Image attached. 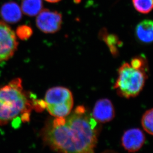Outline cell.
I'll return each instance as SVG.
<instances>
[{"mask_svg":"<svg viewBox=\"0 0 153 153\" xmlns=\"http://www.w3.org/2000/svg\"><path fill=\"white\" fill-rule=\"evenodd\" d=\"M100 126L83 106L56 117L42 132L45 143L60 153H94Z\"/></svg>","mask_w":153,"mask_h":153,"instance_id":"6da1fadb","label":"cell"},{"mask_svg":"<svg viewBox=\"0 0 153 153\" xmlns=\"http://www.w3.org/2000/svg\"><path fill=\"white\" fill-rule=\"evenodd\" d=\"M31 108L19 78L0 88V125H6L19 115L30 112Z\"/></svg>","mask_w":153,"mask_h":153,"instance_id":"7a4b0ae2","label":"cell"},{"mask_svg":"<svg viewBox=\"0 0 153 153\" xmlns=\"http://www.w3.org/2000/svg\"><path fill=\"white\" fill-rule=\"evenodd\" d=\"M117 72L114 88L118 95L127 99L138 96L144 87L148 73L134 69L126 62L121 65Z\"/></svg>","mask_w":153,"mask_h":153,"instance_id":"3957f363","label":"cell"},{"mask_svg":"<svg viewBox=\"0 0 153 153\" xmlns=\"http://www.w3.org/2000/svg\"><path fill=\"white\" fill-rule=\"evenodd\" d=\"M44 102L49 114L56 117L68 116L73 106L72 94L64 87H54L49 89L46 93Z\"/></svg>","mask_w":153,"mask_h":153,"instance_id":"277c9868","label":"cell"},{"mask_svg":"<svg viewBox=\"0 0 153 153\" xmlns=\"http://www.w3.org/2000/svg\"><path fill=\"white\" fill-rule=\"evenodd\" d=\"M16 36L9 25L0 21V63L13 56L18 47Z\"/></svg>","mask_w":153,"mask_h":153,"instance_id":"5b68a950","label":"cell"},{"mask_svg":"<svg viewBox=\"0 0 153 153\" xmlns=\"http://www.w3.org/2000/svg\"><path fill=\"white\" fill-rule=\"evenodd\" d=\"M36 22L37 27L43 33H53L60 29L62 15L57 11L43 9L37 15Z\"/></svg>","mask_w":153,"mask_h":153,"instance_id":"8992f818","label":"cell"},{"mask_svg":"<svg viewBox=\"0 0 153 153\" xmlns=\"http://www.w3.org/2000/svg\"><path fill=\"white\" fill-rule=\"evenodd\" d=\"M146 140L143 131L138 128H131L124 132L121 137V145L129 153H135L140 150Z\"/></svg>","mask_w":153,"mask_h":153,"instance_id":"52a82bcc","label":"cell"},{"mask_svg":"<svg viewBox=\"0 0 153 153\" xmlns=\"http://www.w3.org/2000/svg\"><path fill=\"white\" fill-rule=\"evenodd\" d=\"M98 123H105L114 119L115 111L114 105L108 99L99 100L96 102L91 114Z\"/></svg>","mask_w":153,"mask_h":153,"instance_id":"ba28073f","label":"cell"},{"mask_svg":"<svg viewBox=\"0 0 153 153\" xmlns=\"http://www.w3.org/2000/svg\"><path fill=\"white\" fill-rule=\"evenodd\" d=\"M135 36L140 42L145 44L153 42V21L144 19L140 22L135 28Z\"/></svg>","mask_w":153,"mask_h":153,"instance_id":"9c48e42d","label":"cell"},{"mask_svg":"<svg viewBox=\"0 0 153 153\" xmlns=\"http://www.w3.org/2000/svg\"><path fill=\"white\" fill-rule=\"evenodd\" d=\"M21 7L14 1H9L3 4L1 9V15L6 22L14 24L19 22L22 17Z\"/></svg>","mask_w":153,"mask_h":153,"instance_id":"30bf717a","label":"cell"},{"mask_svg":"<svg viewBox=\"0 0 153 153\" xmlns=\"http://www.w3.org/2000/svg\"><path fill=\"white\" fill-rule=\"evenodd\" d=\"M100 36L107 44L113 56H118L119 48L123 45V43L119 37L115 34H108L105 29L100 33Z\"/></svg>","mask_w":153,"mask_h":153,"instance_id":"8fae6325","label":"cell"},{"mask_svg":"<svg viewBox=\"0 0 153 153\" xmlns=\"http://www.w3.org/2000/svg\"><path fill=\"white\" fill-rule=\"evenodd\" d=\"M42 0H22L21 10L25 15L29 16H36L42 9Z\"/></svg>","mask_w":153,"mask_h":153,"instance_id":"7c38bea8","label":"cell"},{"mask_svg":"<svg viewBox=\"0 0 153 153\" xmlns=\"http://www.w3.org/2000/svg\"><path fill=\"white\" fill-rule=\"evenodd\" d=\"M133 6L137 12L148 14L153 10V0H132Z\"/></svg>","mask_w":153,"mask_h":153,"instance_id":"4fadbf2b","label":"cell"},{"mask_svg":"<svg viewBox=\"0 0 153 153\" xmlns=\"http://www.w3.org/2000/svg\"><path fill=\"white\" fill-rule=\"evenodd\" d=\"M141 122L143 129L153 136V108L148 109L143 114Z\"/></svg>","mask_w":153,"mask_h":153,"instance_id":"5bb4252c","label":"cell"},{"mask_svg":"<svg viewBox=\"0 0 153 153\" xmlns=\"http://www.w3.org/2000/svg\"><path fill=\"white\" fill-rule=\"evenodd\" d=\"M129 64L133 68L135 69L144 71L147 73L148 72L149 69L147 60L144 56H135L133 58Z\"/></svg>","mask_w":153,"mask_h":153,"instance_id":"9a60e30c","label":"cell"},{"mask_svg":"<svg viewBox=\"0 0 153 153\" xmlns=\"http://www.w3.org/2000/svg\"><path fill=\"white\" fill-rule=\"evenodd\" d=\"M33 34V30L28 26L22 25L17 28L16 34L22 39H27Z\"/></svg>","mask_w":153,"mask_h":153,"instance_id":"2e32d148","label":"cell"},{"mask_svg":"<svg viewBox=\"0 0 153 153\" xmlns=\"http://www.w3.org/2000/svg\"><path fill=\"white\" fill-rule=\"evenodd\" d=\"M102 153H118L117 152L115 151L111 150H105L102 152Z\"/></svg>","mask_w":153,"mask_h":153,"instance_id":"e0dca14e","label":"cell"},{"mask_svg":"<svg viewBox=\"0 0 153 153\" xmlns=\"http://www.w3.org/2000/svg\"><path fill=\"white\" fill-rule=\"evenodd\" d=\"M45 1L49 2V3H57L58 1H60L61 0H45Z\"/></svg>","mask_w":153,"mask_h":153,"instance_id":"ac0fdd59","label":"cell"}]
</instances>
